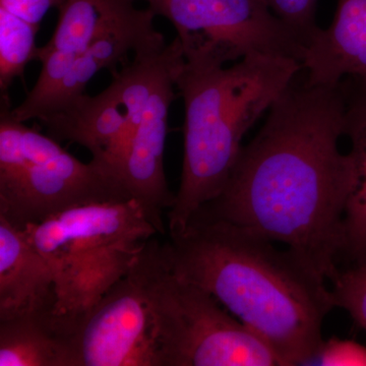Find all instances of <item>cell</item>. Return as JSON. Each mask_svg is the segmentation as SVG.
<instances>
[{"mask_svg":"<svg viewBox=\"0 0 366 366\" xmlns=\"http://www.w3.org/2000/svg\"><path fill=\"white\" fill-rule=\"evenodd\" d=\"M301 74L242 147L222 192L194 216L228 221L280 243L332 282L340 272L357 168L350 152L339 148L343 84L314 85Z\"/></svg>","mask_w":366,"mask_h":366,"instance_id":"obj_1","label":"cell"},{"mask_svg":"<svg viewBox=\"0 0 366 366\" xmlns=\"http://www.w3.org/2000/svg\"><path fill=\"white\" fill-rule=\"evenodd\" d=\"M274 244L234 223L194 216L161 247L175 276L213 295L280 366L310 365L333 295L324 277Z\"/></svg>","mask_w":366,"mask_h":366,"instance_id":"obj_2","label":"cell"},{"mask_svg":"<svg viewBox=\"0 0 366 366\" xmlns=\"http://www.w3.org/2000/svg\"><path fill=\"white\" fill-rule=\"evenodd\" d=\"M302 69L297 60L266 55L229 66L182 56L174 72L184 105L182 172L168 234L222 192L243 137Z\"/></svg>","mask_w":366,"mask_h":366,"instance_id":"obj_3","label":"cell"},{"mask_svg":"<svg viewBox=\"0 0 366 366\" xmlns=\"http://www.w3.org/2000/svg\"><path fill=\"white\" fill-rule=\"evenodd\" d=\"M49 264L56 314H85L131 271L157 229L134 199L85 204L24 229Z\"/></svg>","mask_w":366,"mask_h":366,"instance_id":"obj_4","label":"cell"},{"mask_svg":"<svg viewBox=\"0 0 366 366\" xmlns=\"http://www.w3.org/2000/svg\"><path fill=\"white\" fill-rule=\"evenodd\" d=\"M132 269L150 310L159 366H280L268 345L213 295L173 274L157 238Z\"/></svg>","mask_w":366,"mask_h":366,"instance_id":"obj_5","label":"cell"},{"mask_svg":"<svg viewBox=\"0 0 366 366\" xmlns=\"http://www.w3.org/2000/svg\"><path fill=\"white\" fill-rule=\"evenodd\" d=\"M0 113V217L24 230L66 209L131 201L122 179L92 160L84 163L48 134Z\"/></svg>","mask_w":366,"mask_h":366,"instance_id":"obj_6","label":"cell"},{"mask_svg":"<svg viewBox=\"0 0 366 366\" xmlns=\"http://www.w3.org/2000/svg\"><path fill=\"white\" fill-rule=\"evenodd\" d=\"M170 21L187 59L226 64L252 55L302 64L305 46L264 0H144Z\"/></svg>","mask_w":366,"mask_h":366,"instance_id":"obj_7","label":"cell"},{"mask_svg":"<svg viewBox=\"0 0 366 366\" xmlns=\"http://www.w3.org/2000/svg\"><path fill=\"white\" fill-rule=\"evenodd\" d=\"M169 62L167 50L137 54L113 74L112 83L104 91L96 96L85 94L71 107L41 124L48 136L83 146L93 160L120 178L129 142Z\"/></svg>","mask_w":366,"mask_h":366,"instance_id":"obj_8","label":"cell"},{"mask_svg":"<svg viewBox=\"0 0 366 366\" xmlns=\"http://www.w3.org/2000/svg\"><path fill=\"white\" fill-rule=\"evenodd\" d=\"M67 319L72 366H159L150 310L132 269L91 310Z\"/></svg>","mask_w":366,"mask_h":366,"instance_id":"obj_9","label":"cell"},{"mask_svg":"<svg viewBox=\"0 0 366 366\" xmlns=\"http://www.w3.org/2000/svg\"><path fill=\"white\" fill-rule=\"evenodd\" d=\"M151 9H137L127 20L103 33L76 55L74 64L56 85L39 98L25 99L11 109V117L20 122H39L54 117L74 105L99 71L109 69L117 74L119 64L129 62V55L161 51L167 46L162 34L156 30Z\"/></svg>","mask_w":366,"mask_h":366,"instance_id":"obj_10","label":"cell"},{"mask_svg":"<svg viewBox=\"0 0 366 366\" xmlns=\"http://www.w3.org/2000/svg\"><path fill=\"white\" fill-rule=\"evenodd\" d=\"M182 48L166 67L149 98L143 117L134 132L125 154L119 174L132 199L144 215L165 234L164 213L175 201L164 171V152L168 134L170 106L174 100V72L182 59Z\"/></svg>","mask_w":366,"mask_h":366,"instance_id":"obj_11","label":"cell"},{"mask_svg":"<svg viewBox=\"0 0 366 366\" xmlns=\"http://www.w3.org/2000/svg\"><path fill=\"white\" fill-rule=\"evenodd\" d=\"M57 295L49 264L25 233L0 217V319L55 312Z\"/></svg>","mask_w":366,"mask_h":366,"instance_id":"obj_12","label":"cell"},{"mask_svg":"<svg viewBox=\"0 0 366 366\" xmlns=\"http://www.w3.org/2000/svg\"><path fill=\"white\" fill-rule=\"evenodd\" d=\"M302 66L314 85L337 86L344 79L366 84V0H338L331 25L305 47Z\"/></svg>","mask_w":366,"mask_h":366,"instance_id":"obj_13","label":"cell"},{"mask_svg":"<svg viewBox=\"0 0 366 366\" xmlns=\"http://www.w3.org/2000/svg\"><path fill=\"white\" fill-rule=\"evenodd\" d=\"M0 366H72L69 322L55 312L0 319Z\"/></svg>","mask_w":366,"mask_h":366,"instance_id":"obj_14","label":"cell"},{"mask_svg":"<svg viewBox=\"0 0 366 366\" xmlns=\"http://www.w3.org/2000/svg\"><path fill=\"white\" fill-rule=\"evenodd\" d=\"M345 92L344 136L351 144L358 185L344 221L343 254L356 262L366 261V84L351 79L342 81Z\"/></svg>","mask_w":366,"mask_h":366,"instance_id":"obj_15","label":"cell"},{"mask_svg":"<svg viewBox=\"0 0 366 366\" xmlns=\"http://www.w3.org/2000/svg\"><path fill=\"white\" fill-rule=\"evenodd\" d=\"M137 0H64L51 39L44 51L81 52L103 33L112 30L137 11Z\"/></svg>","mask_w":366,"mask_h":366,"instance_id":"obj_16","label":"cell"},{"mask_svg":"<svg viewBox=\"0 0 366 366\" xmlns=\"http://www.w3.org/2000/svg\"><path fill=\"white\" fill-rule=\"evenodd\" d=\"M39 26L0 6V90L1 96L14 79L23 76L29 62L37 57Z\"/></svg>","mask_w":366,"mask_h":366,"instance_id":"obj_17","label":"cell"},{"mask_svg":"<svg viewBox=\"0 0 366 366\" xmlns=\"http://www.w3.org/2000/svg\"><path fill=\"white\" fill-rule=\"evenodd\" d=\"M335 307L350 314L354 322L366 332V261L353 268L339 272L332 281Z\"/></svg>","mask_w":366,"mask_h":366,"instance_id":"obj_18","label":"cell"},{"mask_svg":"<svg viewBox=\"0 0 366 366\" xmlns=\"http://www.w3.org/2000/svg\"><path fill=\"white\" fill-rule=\"evenodd\" d=\"M280 20L300 38L305 47L317 32V0H264Z\"/></svg>","mask_w":366,"mask_h":366,"instance_id":"obj_19","label":"cell"},{"mask_svg":"<svg viewBox=\"0 0 366 366\" xmlns=\"http://www.w3.org/2000/svg\"><path fill=\"white\" fill-rule=\"evenodd\" d=\"M310 365L366 366V347L357 342L330 338L322 340Z\"/></svg>","mask_w":366,"mask_h":366,"instance_id":"obj_20","label":"cell"},{"mask_svg":"<svg viewBox=\"0 0 366 366\" xmlns=\"http://www.w3.org/2000/svg\"><path fill=\"white\" fill-rule=\"evenodd\" d=\"M64 0H0V6L40 26L41 21L53 7L59 9Z\"/></svg>","mask_w":366,"mask_h":366,"instance_id":"obj_21","label":"cell"}]
</instances>
